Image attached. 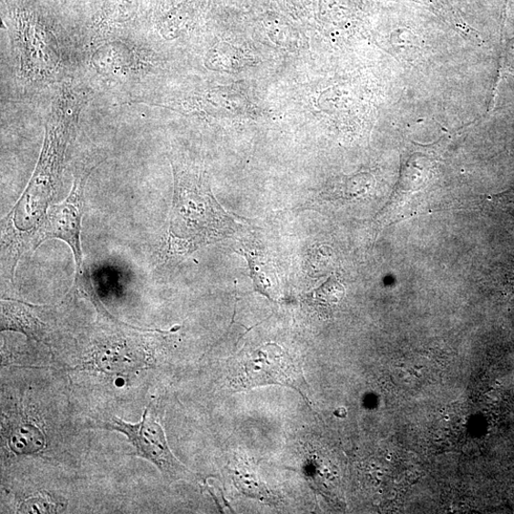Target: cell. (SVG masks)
Here are the masks:
<instances>
[{"mask_svg":"<svg viewBox=\"0 0 514 514\" xmlns=\"http://www.w3.org/2000/svg\"><path fill=\"white\" fill-rule=\"evenodd\" d=\"M139 10V0H106L99 17L100 26L124 25Z\"/></svg>","mask_w":514,"mask_h":514,"instance_id":"12","label":"cell"},{"mask_svg":"<svg viewBox=\"0 0 514 514\" xmlns=\"http://www.w3.org/2000/svg\"><path fill=\"white\" fill-rule=\"evenodd\" d=\"M91 61L98 74L109 77H126L139 66L134 47L122 41L105 43L94 53Z\"/></svg>","mask_w":514,"mask_h":514,"instance_id":"9","label":"cell"},{"mask_svg":"<svg viewBox=\"0 0 514 514\" xmlns=\"http://www.w3.org/2000/svg\"><path fill=\"white\" fill-rule=\"evenodd\" d=\"M344 294V288L331 277L323 286L307 294L305 300L315 310L327 313L341 302Z\"/></svg>","mask_w":514,"mask_h":514,"instance_id":"13","label":"cell"},{"mask_svg":"<svg viewBox=\"0 0 514 514\" xmlns=\"http://www.w3.org/2000/svg\"><path fill=\"white\" fill-rule=\"evenodd\" d=\"M36 310L37 307L19 300H2V332H16L37 342H45L48 326L38 317Z\"/></svg>","mask_w":514,"mask_h":514,"instance_id":"8","label":"cell"},{"mask_svg":"<svg viewBox=\"0 0 514 514\" xmlns=\"http://www.w3.org/2000/svg\"><path fill=\"white\" fill-rule=\"evenodd\" d=\"M60 509V503L43 492V494L26 499L21 504L19 511L23 513H56Z\"/></svg>","mask_w":514,"mask_h":514,"instance_id":"14","label":"cell"},{"mask_svg":"<svg viewBox=\"0 0 514 514\" xmlns=\"http://www.w3.org/2000/svg\"><path fill=\"white\" fill-rule=\"evenodd\" d=\"M241 253L248 262L255 291L274 300L280 294V281L272 261L257 249L243 247Z\"/></svg>","mask_w":514,"mask_h":514,"instance_id":"10","label":"cell"},{"mask_svg":"<svg viewBox=\"0 0 514 514\" xmlns=\"http://www.w3.org/2000/svg\"><path fill=\"white\" fill-rule=\"evenodd\" d=\"M112 430L124 434L137 449L139 457L155 464L170 479L187 478V468L175 457L168 446L160 424L146 409L139 423H128L114 417Z\"/></svg>","mask_w":514,"mask_h":514,"instance_id":"5","label":"cell"},{"mask_svg":"<svg viewBox=\"0 0 514 514\" xmlns=\"http://www.w3.org/2000/svg\"><path fill=\"white\" fill-rule=\"evenodd\" d=\"M235 389H252L259 386L277 384L288 386L308 401V386L303 371L288 352L275 343L242 353L232 369Z\"/></svg>","mask_w":514,"mask_h":514,"instance_id":"4","label":"cell"},{"mask_svg":"<svg viewBox=\"0 0 514 514\" xmlns=\"http://www.w3.org/2000/svg\"><path fill=\"white\" fill-rule=\"evenodd\" d=\"M146 357L139 335L122 331L101 337L93 355L97 367L108 375L131 373L145 365Z\"/></svg>","mask_w":514,"mask_h":514,"instance_id":"6","label":"cell"},{"mask_svg":"<svg viewBox=\"0 0 514 514\" xmlns=\"http://www.w3.org/2000/svg\"><path fill=\"white\" fill-rule=\"evenodd\" d=\"M97 166V163L90 160H85L78 166L69 196L60 204L49 208L46 221L36 232L34 242V250L50 240L66 242L74 254L76 281L89 272L84 267L80 234L85 211V187Z\"/></svg>","mask_w":514,"mask_h":514,"instance_id":"3","label":"cell"},{"mask_svg":"<svg viewBox=\"0 0 514 514\" xmlns=\"http://www.w3.org/2000/svg\"><path fill=\"white\" fill-rule=\"evenodd\" d=\"M170 163L175 189L164 256L179 259L231 237L239 225L212 195L204 169L180 161Z\"/></svg>","mask_w":514,"mask_h":514,"instance_id":"2","label":"cell"},{"mask_svg":"<svg viewBox=\"0 0 514 514\" xmlns=\"http://www.w3.org/2000/svg\"><path fill=\"white\" fill-rule=\"evenodd\" d=\"M85 96L64 84L54 100L46 124L45 141L34 174L3 225V262L15 268L46 221L61 184L68 148L76 135Z\"/></svg>","mask_w":514,"mask_h":514,"instance_id":"1","label":"cell"},{"mask_svg":"<svg viewBox=\"0 0 514 514\" xmlns=\"http://www.w3.org/2000/svg\"><path fill=\"white\" fill-rule=\"evenodd\" d=\"M21 20H23L21 26L24 27L20 42V51L23 54L21 67L26 71H33V75L36 67L37 70L45 75L43 72L56 68L59 61L57 53L49 52V50L57 52L56 43L51 42L52 34L33 16H24Z\"/></svg>","mask_w":514,"mask_h":514,"instance_id":"7","label":"cell"},{"mask_svg":"<svg viewBox=\"0 0 514 514\" xmlns=\"http://www.w3.org/2000/svg\"><path fill=\"white\" fill-rule=\"evenodd\" d=\"M46 443L45 434L37 426L30 422L15 425L9 436L11 451L17 456L35 455L45 448Z\"/></svg>","mask_w":514,"mask_h":514,"instance_id":"11","label":"cell"}]
</instances>
